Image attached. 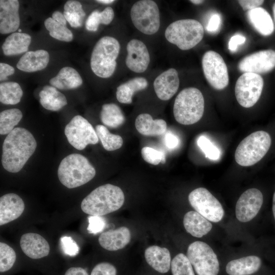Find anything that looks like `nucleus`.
Wrapping results in <instances>:
<instances>
[{"label": "nucleus", "mask_w": 275, "mask_h": 275, "mask_svg": "<svg viewBox=\"0 0 275 275\" xmlns=\"http://www.w3.org/2000/svg\"><path fill=\"white\" fill-rule=\"evenodd\" d=\"M37 142L27 129L15 128L6 137L3 144L2 163L11 173H17L33 154Z\"/></svg>", "instance_id": "obj_1"}, {"label": "nucleus", "mask_w": 275, "mask_h": 275, "mask_svg": "<svg viewBox=\"0 0 275 275\" xmlns=\"http://www.w3.org/2000/svg\"><path fill=\"white\" fill-rule=\"evenodd\" d=\"M124 195L118 186L106 184L87 195L81 203L82 211L90 215L102 216L120 209L124 202Z\"/></svg>", "instance_id": "obj_2"}, {"label": "nucleus", "mask_w": 275, "mask_h": 275, "mask_svg": "<svg viewBox=\"0 0 275 275\" xmlns=\"http://www.w3.org/2000/svg\"><path fill=\"white\" fill-rule=\"evenodd\" d=\"M95 174V169L88 159L76 153L63 158L58 170L59 180L68 188L77 187L88 183Z\"/></svg>", "instance_id": "obj_3"}, {"label": "nucleus", "mask_w": 275, "mask_h": 275, "mask_svg": "<svg viewBox=\"0 0 275 275\" xmlns=\"http://www.w3.org/2000/svg\"><path fill=\"white\" fill-rule=\"evenodd\" d=\"M204 99L201 92L196 88L182 90L175 98L173 114L177 122L183 125H192L202 117Z\"/></svg>", "instance_id": "obj_4"}, {"label": "nucleus", "mask_w": 275, "mask_h": 275, "mask_svg": "<svg viewBox=\"0 0 275 275\" xmlns=\"http://www.w3.org/2000/svg\"><path fill=\"white\" fill-rule=\"evenodd\" d=\"M120 45L114 37L104 36L96 43L91 56L90 65L98 77L108 78L114 73Z\"/></svg>", "instance_id": "obj_5"}, {"label": "nucleus", "mask_w": 275, "mask_h": 275, "mask_svg": "<svg viewBox=\"0 0 275 275\" xmlns=\"http://www.w3.org/2000/svg\"><path fill=\"white\" fill-rule=\"evenodd\" d=\"M271 144V138L268 132H254L239 144L235 153V161L242 167L253 166L264 157Z\"/></svg>", "instance_id": "obj_6"}, {"label": "nucleus", "mask_w": 275, "mask_h": 275, "mask_svg": "<svg viewBox=\"0 0 275 275\" xmlns=\"http://www.w3.org/2000/svg\"><path fill=\"white\" fill-rule=\"evenodd\" d=\"M164 35L170 43L186 50L193 48L202 40L204 29L196 20L181 19L171 23L166 29Z\"/></svg>", "instance_id": "obj_7"}, {"label": "nucleus", "mask_w": 275, "mask_h": 275, "mask_svg": "<svg viewBox=\"0 0 275 275\" xmlns=\"http://www.w3.org/2000/svg\"><path fill=\"white\" fill-rule=\"evenodd\" d=\"M130 16L134 26L145 34H155L159 29V11L154 1L142 0L136 2L131 7Z\"/></svg>", "instance_id": "obj_8"}, {"label": "nucleus", "mask_w": 275, "mask_h": 275, "mask_svg": "<svg viewBox=\"0 0 275 275\" xmlns=\"http://www.w3.org/2000/svg\"><path fill=\"white\" fill-rule=\"evenodd\" d=\"M187 257L198 275H217L219 270L216 255L206 243L197 241L190 244Z\"/></svg>", "instance_id": "obj_9"}, {"label": "nucleus", "mask_w": 275, "mask_h": 275, "mask_svg": "<svg viewBox=\"0 0 275 275\" xmlns=\"http://www.w3.org/2000/svg\"><path fill=\"white\" fill-rule=\"evenodd\" d=\"M188 201L196 211L208 221L217 223L224 216V210L220 202L205 188L193 190L188 195Z\"/></svg>", "instance_id": "obj_10"}, {"label": "nucleus", "mask_w": 275, "mask_h": 275, "mask_svg": "<svg viewBox=\"0 0 275 275\" xmlns=\"http://www.w3.org/2000/svg\"><path fill=\"white\" fill-rule=\"evenodd\" d=\"M68 142L75 149L81 150L89 144H96L99 138L89 121L80 115L74 116L64 130Z\"/></svg>", "instance_id": "obj_11"}, {"label": "nucleus", "mask_w": 275, "mask_h": 275, "mask_svg": "<svg viewBox=\"0 0 275 275\" xmlns=\"http://www.w3.org/2000/svg\"><path fill=\"white\" fill-rule=\"evenodd\" d=\"M264 81L258 74L245 72L239 77L235 84V94L239 104L243 107L254 106L261 95Z\"/></svg>", "instance_id": "obj_12"}, {"label": "nucleus", "mask_w": 275, "mask_h": 275, "mask_svg": "<svg viewBox=\"0 0 275 275\" xmlns=\"http://www.w3.org/2000/svg\"><path fill=\"white\" fill-rule=\"evenodd\" d=\"M202 65L207 81L214 89L221 90L228 86L227 67L219 54L212 50L206 51L203 56Z\"/></svg>", "instance_id": "obj_13"}, {"label": "nucleus", "mask_w": 275, "mask_h": 275, "mask_svg": "<svg viewBox=\"0 0 275 275\" xmlns=\"http://www.w3.org/2000/svg\"><path fill=\"white\" fill-rule=\"evenodd\" d=\"M263 203L261 191L255 188L243 192L237 201L235 206L236 217L241 222L253 219L260 211Z\"/></svg>", "instance_id": "obj_14"}, {"label": "nucleus", "mask_w": 275, "mask_h": 275, "mask_svg": "<svg viewBox=\"0 0 275 275\" xmlns=\"http://www.w3.org/2000/svg\"><path fill=\"white\" fill-rule=\"evenodd\" d=\"M275 67V51L271 49L261 50L243 58L238 68L243 72L256 74L265 73Z\"/></svg>", "instance_id": "obj_15"}, {"label": "nucleus", "mask_w": 275, "mask_h": 275, "mask_svg": "<svg viewBox=\"0 0 275 275\" xmlns=\"http://www.w3.org/2000/svg\"><path fill=\"white\" fill-rule=\"evenodd\" d=\"M126 49L127 67L136 73L145 71L150 63V55L145 44L139 40L133 39L127 43Z\"/></svg>", "instance_id": "obj_16"}, {"label": "nucleus", "mask_w": 275, "mask_h": 275, "mask_svg": "<svg viewBox=\"0 0 275 275\" xmlns=\"http://www.w3.org/2000/svg\"><path fill=\"white\" fill-rule=\"evenodd\" d=\"M19 7L17 0L0 1L1 34H9L18 29L20 25Z\"/></svg>", "instance_id": "obj_17"}, {"label": "nucleus", "mask_w": 275, "mask_h": 275, "mask_svg": "<svg viewBox=\"0 0 275 275\" xmlns=\"http://www.w3.org/2000/svg\"><path fill=\"white\" fill-rule=\"evenodd\" d=\"M153 86L158 98L162 100L171 99L177 92L179 86L177 70L170 68L163 72L155 79Z\"/></svg>", "instance_id": "obj_18"}, {"label": "nucleus", "mask_w": 275, "mask_h": 275, "mask_svg": "<svg viewBox=\"0 0 275 275\" xmlns=\"http://www.w3.org/2000/svg\"><path fill=\"white\" fill-rule=\"evenodd\" d=\"M20 245L23 253L33 259L47 256L50 251V246L46 240L34 233L23 234L20 240Z\"/></svg>", "instance_id": "obj_19"}, {"label": "nucleus", "mask_w": 275, "mask_h": 275, "mask_svg": "<svg viewBox=\"0 0 275 275\" xmlns=\"http://www.w3.org/2000/svg\"><path fill=\"white\" fill-rule=\"evenodd\" d=\"M22 199L17 194L10 193L0 198V225L8 224L18 218L24 209Z\"/></svg>", "instance_id": "obj_20"}, {"label": "nucleus", "mask_w": 275, "mask_h": 275, "mask_svg": "<svg viewBox=\"0 0 275 275\" xmlns=\"http://www.w3.org/2000/svg\"><path fill=\"white\" fill-rule=\"evenodd\" d=\"M130 239V230L126 227H121L101 233L98 241L103 249L115 251L124 248L129 243Z\"/></svg>", "instance_id": "obj_21"}, {"label": "nucleus", "mask_w": 275, "mask_h": 275, "mask_svg": "<svg viewBox=\"0 0 275 275\" xmlns=\"http://www.w3.org/2000/svg\"><path fill=\"white\" fill-rule=\"evenodd\" d=\"M49 61V55L45 50L29 51L22 55L16 66L22 71L33 72L46 68Z\"/></svg>", "instance_id": "obj_22"}, {"label": "nucleus", "mask_w": 275, "mask_h": 275, "mask_svg": "<svg viewBox=\"0 0 275 275\" xmlns=\"http://www.w3.org/2000/svg\"><path fill=\"white\" fill-rule=\"evenodd\" d=\"M145 257L148 264L156 271L164 273L171 266V255L169 250L157 245L147 248L145 251Z\"/></svg>", "instance_id": "obj_23"}, {"label": "nucleus", "mask_w": 275, "mask_h": 275, "mask_svg": "<svg viewBox=\"0 0 275 275\" xmlns=\"http://www.w3.org/2000/svg\"><path fill=\"white\" fill-rule=\"evenodd\" d=\"M261 259L257 256H249L233 260L226 265L229 275H250L257 272L261 266Z\"/></svg>", "instance_id": "obj_24"}, {"label": "nucleus", "mask_w": 275, "mask_h": 275, "mask_svg": "<svg viewBox=\"0 0 275 275\" xmlns=\"http://www.w3.org/2000/svg\"><path fill=\"white\" fill-rule=\"evenodd\" d=\"M135 126L137 131L146 136L160 135L167 131V123L163 119H153L146 113L140 114L135 119Z\"/></svg>", "instance_id": "obj_25"}, {"label": "nucleus", "mask_w": 275, "mask_h": 275, "mask_svg": "<svg viewBox=\"0 0 275 275\" xmlns=\"http://www.w3.org/2000/svg\"><path fill=\"white\" fill-rule=\"evenodd\" d=\"M183 225L187 232L198 238L206 235L212 227L208 219L195 211L186 213L183 218Z\"/></svg>", "instance_id": "obj_26"}, {"label": "nucleus", "mask_w": 275, "mask_h": 275, "mask_svg": "<svg viewBox=\"0 0 275 275\" xmlns=\"http://www.w3.org/2000/svg\"><path fill=\"white\" fill-rule=\"evenodd\" d=\"M51 86L60 90L76 89L82 84V79L78 72L70 67L62 68L58 74L49 80Z\"/></svg>", "instance_id": "obj_27"}, {"label": "nucleus", "mask_w": 275, "mask_h": 275, "mask_svg": "<svg viewBox=\"0 0 275 275\" xmlns=\"http://www.w3.org/2000/svg\"><path fill=\"white\" fill-rule=\"evenodd\" d=\"M247 17L255 29L263 36H269L274 31L272 18L267 11L259 7L248 11Z\"/></svg>", "instance_id": "obj_28"}, {"label": "nucleus", "mask_w": 275, "mask_h": 275, "mask_svg": "<svg viewBox=\"0 0 275 275\" xmlns=\"http://www.w3.org/2000/svg\"><path fill=\"white\" fill-rule=\"evenodd\" d=\"M31 42L30 35L23 33H13L8 36L2 45L5 56H10L27 52Z\"/></svg>", "instance_id": "obj_29"}, {"label": "nucleus", "mask_w": 275, "mask_h": 275, "mask_svg": "<svg viewBox=\"0 0 275 275\" xmlns=\"http://www.w3.org/2000/svg\"><path fill=\"white\" fill-rule=\"evenodd\" d=\"M39 102L45 109L58 111L67 104L65 96L51 86H45L39 93Z\"/></svg>", "instance_id": "obj_30"}, {"label": "nucleus", "mask_w": 275, "mask_h": 275, "mask_svg": "<svg viewBox=\"0 0 275 275\" xmlns=\"http://www.w3.org/2000/svg\"><path fill=\"white\" fill-rule=\"evenodd\" d=\"M147 86L148 81L146 78L142 77L134 78L118 87L116 98L120 103L130 104L132 101L134 94L146 89Z\"/></svg>", "instance_id": "obj_31"}, {"label": "nucleus", "mask_w": 275, "mask_h": 275, "mask_svg": "<svg viewBox=\"0 0 275 275\" xmlns=\"http://www.w3.org/2000/svg\"><path fill=\"white\" fill-rule=\"evenodd\" d=\"M100 118L103 124L111 128H118L125 122L124 115L119 106L114 103L102 106Z\"/></svg>", "instance_id": "obj_32"}, {"label": "nucleus", "mask_w": 275, "mask_h": 275, "mask_svg": "<svg viewBox=\"0 0 275 275\" xmlns=\"http://www.w3.org/2000/svg\"><path fill=\"white\" fill-rule=\"evenodd\" d=\"M63 14L71 26L74 28L82 25L86 16L81 3L74 0L66 2L64 6Z\"/></svg>", "instance_id": "obj_33"}, {"label": "nucleus", "mask_w": 275, "mask_h": 275, "mask_svg": "<svg viewBox=\"0 0 275 275\" xmlns=\"http://www.w3.org/2000/svg\"><path fill=\"white\" fill-rule=\"evenodd\" d=\"M23 95L19 84L10 81L0 84V101L4 104L14 105L18 103Z\"/></svg>", "instance_id": "obj_34"}, {"label": "nucleus", "mask_w": 275, "mask_h": 275, "mask_svg": "<svg viewBox=\"0 0 275 275\" xmlns=\"http://www.w3.org/2000/svg\"><path fill=\"white\" fill-rule=\"evenodd\" d=\"M114 12L111 7H106L102 11H93L86 21V29L91 32H96L100 24H109L113 20Z\"/></svg>", "instance_id": "obj_35"}, {"label": "nucleus", "mask_w": 275, "mask_h": 275, "mask_svg": "<svg viewBox=\"0 0 275 275\" xmlns=\"http://www.w3.org/2000/svg\"><path fill=\"white\" fill-rule=\"evenodd\" d=\"M22 114L18 108L6 109L0 113V134L5 135L10 133L20 122Z\"/></svg>", "instance_id": "obj_36"}, {"label": "nucleus", "mask_w": 275, "mask_h": 275, "mask_svg": "<svg viewBox=\"0 0 275 275\" xmlns=\"http://www.w3.org/2000/svg\"><path fill=\"white\" fill-rule=\"evenodd\" d=\"M95 130L101 144L107 151H114L120 148L123 144L122 137L117 134L111 133L103 125H97Z\"/></svg>", "instance_id": "obj_37"}, {"label": "nucleus", "mask_w": 275, "mask_h": 275, "mask_svg": "<svg viewBox=\"0 0 275 275\" xmlns=\"http://www.w3.org/2000/svg\"><path fill=\"white\" fill-rule=\"evenodd\" d=\"M44 25L52 38L65 42H70L73 39V34L66 26H64L49 17L44 21Z\"/></svg>", "instance_id": "obj_38"}, {"label": "nucleus", "mask_w": 275, "mask_h": 275, "mask_svg": "<svg viewBox=\"0 0 275 275\" xmlns=\"http://www.w3.org/2000/svg\"><path fill=\"white\" fill-rule=\"evenodd\" d=\"M171 266L173 275H195L190 261L183 253L177 254L173 258Z\"/></svg>", "instance_id": "obj_39"}, {"label": "nucleus", "mask_w": 275, "mask_h": 275, "mask_svg": "<svg viewBox=\"0 0 275 275\" xmlns=\"http://www.w3.org/2000/svg\"><path fill=\"white\" fill-rule=\"evenodd\" d=\"M16 258L14 250L7 244L0 242V272H4L10 269Z\"/></svg>", "instance_id": "obj_40"}, {"label": "nucleus", "mask_w": 275, "mask_h": 275, "mask_svg": "<svg viewBox=\"0 0 275 275\" xmlns=\"http://www.w3.org/2000/svg\"><path fill=\"white\" fill-rule=\"evenodd\" d=\"M197 144L206 157L213 160H217L220 157V150L208 138L201 136L198 139Z\"/></svg>", "instance_id": "obj_41"}, {"label": "nucleus", "mask_w": 275, "mask_h": 275, "mask_svg": "<svg viewBox=\"0 0 275 275\" xmlns=\"http://www.w3.org/2000/svg\"><path fill=\"white\" fill-rule=\"evenodd\" d=\"M141 155L145 161L153 165H157L160 162H166L164 153L151 147H143L141 150Z\"/></svg>", "instance_id": "obj_42"}, {"label": "nucleus", "mask_w": 275, "mask_h": 275, "mask_svg": "<svg viewBox=\"0 0 275 275\" xmlns=\"http://www.w3.org/2000/svg\"><path fill=\"white\" fill-rule=\"evenodd\" d=\"M60 242L63 251L66 255L74 256L79 253V247L71 237L62 236L60 238Z\"/></svg>", "instance_id": "obj_43"}, {"label": "nucleus", "mask_w": 275, "mask_h": 275, "mask_svg": "<svg viewBox=\"0 0 275 275\" xmlns=\"http://www.w3.org/2000/svg\"><path fill=\"white\" fill-rule=\"evenodd\" d=\"M116 267L108 262L97 264L92 269L90 275H116Z\"/></svg>", "instance_id": "obj_44"}, {"label": "nucleus", "mask_w": 275, "mask_h": 275, "mask_svg": "<svg viewBox=\"0 0 275 275\" xmlns=\"http://www.w3.org/2000/svg\"><path fill=\"white\" fill-rule=\"evenodd\" d=\"M88 222L87 230L90 233L96 234L101 232L105 225V221L101 216L91 215L88 217Z\"/></svg>", "instance_id": "obj_45"}, {"label": "nucleus", "mask_w": 275, "mask_h": 275, "mask_svg": "<svg viewBox=\"0 0 275 275\" xmlns=\"http://www.w3.org/2000/svg\"><path fill=\"white\" fill-rule=\"evenodd\" d=\"M221 23V18L218 14H213L209 20L206 27L207 32L214 33L219 29Z\"/></svg>", "instance_id": "obj_46"}, {"label": "nucleus", "mask_w": 275, "mask_h": 275, "mask_svg": "<svg viewBox=\"0 0 275 275\" xmlns=\"http://www.w3.org/2000/svg\"><path fill=\"white\" fill-rule=\"evenodd\" d=\"M246 38L244 36L237 34L233 36L230 39L228 43V48L231 51L236 50L239 45L244 43Z\"/></svg>", "instance_id": "obj_47"}, {"label": "nucleus", "mask_w": 275, "mask_h": 275, "mask_svg": "<svg viewBox=\"0 0 275 275\" xmlns=\"http://www.w3.org/2000/svg\"><path fill=\"white\" fill-rule=\"evenodd\" d=\"M243 10H251L259 7L264 2L261 0H240L238 1Z\"/></svg>", "instance_id": "obj_48"}, {"label": "nucleus", "mask_w": 275, "mask_h": 275, "mask_svg": "<svg viewBox=\"0 0 275 275\" xmlns=\"http://www.w3.org/2000/svg\"><path fill=\"white\" fill-rule=\"evenodd\" d=\"M15 72L14 68L10 65L0 63V80L3 81L7 79V77L13 74Z\"/></svg>", "instance_id": "obj_49"}, {"label": "nucleus", "mask_w": 275, "mask_h": 275, "mask_svg": "<svg viewBox=\"0 0 275 275\" xmlns=\"http://www.w3.org/2000/svg\"><path fill=\"white\" fill-rule=\"evenodd\" d=\"M164 141L166 146L170 149H174L179 144L178 138L170 132L166 134Z\"/></svg>", "instance_id": "obj_50"}, {"label": "nucleus", "mask_w": 275, "mask_h": 275, "mask_svg": "<svg viewBox=\"0 0 275 275\" xmlns=\"http://www.w3.org/2000/svg\"><path fill=\"white\" fill-rule=\"evenodd\" d=\"M64 275H89L87 270L80 267H72L67 270Z\"/></svg>", "instance_id": "obj_51"}, {"label": "nucleus", "mask_w": 275, "mask_h": 275, "mask_svg": "<svg viewBox=\"0 0 275 275\" xmlns=\"http://www.w3.org/2000/svg\"><path fill=\"white\" fill-rule=\"evenodd\" d=\"M56 21L66 26L67 20L63 13L59 11H54L52 14V17Z\"/></svg>", "instance_id": "obj_52"}, {"label": "nucleus", "mask_w": 275, "mask_h": 275, "mask_svg": "<svg viewBox=\"0 0 275 275\" xmlns=\"http://www.w3.org/2000/svg\"><path fill=\"white\" fill-rule=\"evenodd\" d=\"M272 210L273 218L275 221V191L273 193V198H272Z\"/></svg>", "instance_id": "obj_53"}, {"label": "nucleus", "mask_w": 275, "mask_h": 275, "mask_svg": "<svg viewBox=\"0 0 275 275\" xmlns=\"http://www.w3.org/2000/svg\"><path fill=\"white\" fill-rule=\"evenodd\" d=\"M96 2L100 3L109 4H111L113 3L114 1L113 0H99V1H96Z\"/></svg>", "instance_id": "obj_54"}, {"label": "nucleus", "mask_w": 275, "mask_h": 275, "mask_svg": "<svg viewBox=\"0 0 275 275\" xmlns=\"http://www.w3.org/2000/svg\"><path fill=\"white\" fill-rule=\"evenodd\" d=\"M190 2L196 5H199L200 4H202L204 2V1L202 0H191Z\"/></svg>", "instance_id": "obj_55"}, {"label": "nucleus", "mask_w": 275, "mask_h": 275, "mask_svg": "<svg viewBox=\"0 0 275 275\" xmlns=\"http://www.w3.org/2000/svg\"><path fill=\"white\" fill-rule=\"evenodd\" d=\"M273 16H274V20H275V3L273 5Z\"/></svg>", "instance_id": "obj_56"}, {"label": "nucleus", "mask_w": 275, "mask_h": 275, "mask_svg": "<svg viewBox=\"0 0 275 275\" xmlns=\"http://www.w3.org/2000/svg\"><path fill=\"white\" fill-rule=\"evenodd\" d=\"M21 29H19V30H18V33H21Z\"/></svg>", "instance_id": "obj_57"}]
</instances>
